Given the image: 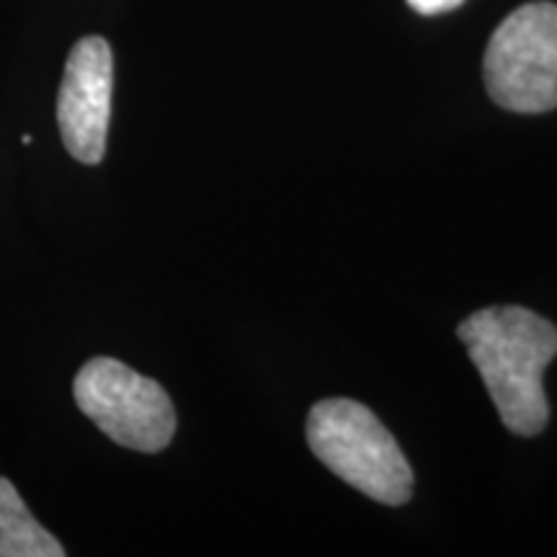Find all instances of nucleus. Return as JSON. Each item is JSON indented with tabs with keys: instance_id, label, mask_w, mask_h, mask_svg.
Returning a JSON list of instances; mask_svg holds the SVG:
<instances>
[{
	"instance_id": "1",
	"label": "nucleus",
	"mask_w": 557,
	"mask_h": 557,
	"mask_svg": "<svg viewBox=\"0 0 557 557\" xmlns=\"http://www.w3.org/2000/svg\"><path fill=\"white\" fill-rule=\"evenodd\" d=\"M457 336L483 377L504 426L517 436H537L549 421L545 369L557 357V329L519 305L472 312Z\"/></svg>"
},
{
	"instance_id": "2",
	"label": "nucleus",
	"mask_w": 557,
	"mask_h": 557,
	"mask_svg": "<svg viewBox=\"0 0 557 557\" xmlns=\"http://www.w3.org/2000/svg\"><path fill=\"white\" fill-rule=\"evenodd\" d=\"M308 444L325 468L372 500L403 506L413 496V470L398 442L357 400L315 403L308 418Z\"/></svg>"
},
{
	"instance_id": "3",
	"label": "nucleus",
	"mask_w": 557,
	"mask_h": 557,
	"mask_svg": "<svg viewBox=\"0 0 557 557\" xmlns=\"http://www.w3.org/2000/svg\"><path fill=\"white\" fill-rule=\"evenodd\" d=\"M483 75L500 109L513 114L557 109V5L542 0L508 13L487 41Z\"/></svg>"
},
{
	"instance_id": "4",
	"label": "nucleus",
	"mask_w": 557,
	"mask_h": 557,
	"mask_svg": "<svg viewBox=\"0 0 557 557\" xmlns=\"http://www.w3.org/2000/svg\"><path fill=\"white\" fill-rule=\"evenodd\" d=\"M75 403L111 442L135 451H160L176 434V410L156 380L124 361L96 357L75 377Z\"/></svg>"
},
{
	"instance_id": "5",
	"label": "nucleus",
	"mask_w": 557,
	"mask_h": 557,
	"mask_svg": "<svg viewBox=\"0 0 557 557\" xmlns=\"http://www.w3.org/2000/svg\"><path fill=\"white\" fill-rule=\"evenodd\" d=\"M114 54L103 37H86L70 52L58 96V124L70 156L96 165L107 152Z\"/></svg>"
},
{
	"instance_id": "6",
	"label": "nucleus",
	"mask_w": 557,
	"mask_h": 557,
	"mask_svg": "<svg viewBox=\"0 0 557 557\" xmlns=\"http://www.w3.org/2000/svg\"><path fill=\"white\" fill-rule=\"evenodd\" d=\"M0 557H65L60 542L32 517L5 478H0Z\"/></svg>"
},
{
	"instance_id": "7",
	"label": "nucleus",
	"mask_w": 557,
	"mask_h": 557,
	"mask_svg": "<svg viewBox=\"0 0 557 557\" xmlns=\"http://www.w3.org/2000/svg\"><path fill=\"white\" fill-rule=\"evenodd\" d=\"M465 0H408V5L423 16H436V13H447L455 11L462 5Z\"/></svg>"
}]
</instances>
